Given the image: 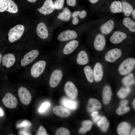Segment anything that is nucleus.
Wrapping results in <instances>:
<instances>
[{"instance_id": "obj_1", "label": "nucleus", "mask_w": 135, "mask_h": 135, "mask_svg": "<svg viewBox=\"0 0 135 135\" xmlns=\"http://www.w3.org/2000/svg\"><path fill=\"white\" fill-rule=\"evenodd\" d=\"M39 54V51L35 49L21 53L15 66L11 71L26 68L33 62Z\"/></svg>"}, {"instance_id": "obj_2", "label": "nucleus", "mask_w": 135, "mask_h": 135, "mask_svg": "<svg viewBox=\"0 0 135 135\" xmlns=\"http://www.w3.org/2000/svg\"><path fill=\"white\" fill-rule=\"evenodd\" d=\"M46 64V61L44 60H38L27 67L26 74H29L33 78H38L44 72Z\"/></svg>"}, {"instance_id": "obj_3", "label": "nucleus", "mask_w": 135, "mask_h": 135, "mask_svg": "<svg viewBox=\"0 0 135 135\" xmlns=\"http://www.w3.org/2000/svg\"><path fill=\"white\" fill-rule=\"evenodd\" d=\"M20 54L11 52L5 54L2 58L1 63L2 66L8 69L12 70Z\"/></svg>"}, {"instance_id": "obj_4", "label": "nucleus", "mask_w": 135, "mask_h": 135, "mask_svg": "<svg viewBox=\"0 0 135 135\" xmlns=\"http://www.w3.org/2000/svg\"><path fill=\"white\" fill-rule=\"evenodd\" d=\"M135 66V58L132 57L128 58L120 63L118 68V72L120 75H124L131 72Z\"/></svg>"}, {"instance_id": "obj_5", "label": "nucleus", "mask_w": 135, "mask_h": 135, "mask_svg": "<svg viewBox=\"0 0 135 135\" xmlns=\"http://www.w3.org/2000/svg\"><path fill=\"white\" fill-rule=\"evenodd\" d=\"M24 30V26L21 24L16 25L10 29L8 33V40L10 42L13 43L22 37Z\"/></svg>"}, {"instance_id": "obj_6", "label": "nucleus", "mask_w": 135, "mask_h": 135, "mask_svg": "<svg viewBox=\"0 0 135 135\" xmlns=\"http://www.w3.org/2000/svg\"><path fill=\"white\" fill-rule=\"evenodd\" d=\"M63 74L62 71L60 69H56L53 71L49 79L50 86L52 88H54L57 86L62 78Z\"/></svg>"}, {"instance_id": "obj_7", "label": "nucleus", "mask_w": 135, "mask_h": 135, "mask_svg": "<svg viewBox=\"0 0 135 135\" xmlns=\"http://www.w3.org/2000/svg\"><path fill=\"white\" fill-rule=\"evenodd\" d=\"M18 94L22 104L27 105L30 104L32 100V96L30 92L26 88L22 86L19 88Z\"/></svg>"}, {"instance_id": "obj_8", "label": "nucleus", "mask_w": 135, "mask_h": 135, "mask_svg": "<svg viewBox=\"0 0 135 135\" xmlns=\"http://www.w3.org/2000/svg\"><path fill=\"white\" fill-rule=\"evenodd\" d=\"M122 54V50L118 48H114L108 51L105 54L104 58L108 62H113L120 58Z\"/></svg>"}, {"instance_id": "obj_9", "label": "nucleus", "mask_w": 135, "mask_h": 135, "mask_svg": "<svg viewBox=\"0 0 135 135\" xmlns=\"http://www.w3.org/2000/svg\"><path fill=\"white\" fill-rule=\"evenodd\" d=\"M64 90L67 95L72 99H75L77 97L78 90L72 82L68 81L66 82L64 85Z\"/></svg>"}, {"instance_id": "obj_10", "label": "nucleus", "mask_w": 135, "mask_h": 135, "mask_svg": "<svg viewBox=\"0 0 135 135\" xmlns=\"http://www.w3.org/2000/svg\"><path fill=\"white\" fill-rule=\"evenodd\" d=\"M6 11L12 13H16L18 8L16 3L12 0H8L0 4V12Z\"/></svg>"}, {"instance_id": "obj_11", "label": "nucleus", "mask_w": 135, "mask_h": 135, "mask_svg": "<svg viewBox=\"0 0 135 135\" xmlns=\"http://www.w3.org/2000/svg\"><path fill=\"white\" fill-rule=\"evenodd\" d=\"M2 102L4 105L10 108H13L16 107L18 101L16 97L10 92L6 94L2 99Z\"/></svg>"}, {"instance_id": "obj_12", "label": "nucleus", "mask_w": 135, "mask_h": 135, "mask_svg": "<svg viewBox=\"0 0 135 135\" xmlns=\"http://www.w3.org/2000/svg\"><path fill=\"white\" fill-rule=\"evenodd\" d=\"M77 36L78 34L74 31L67 30L61 32L58 36L57 39L61 42H64L75 39Z\"/></svg>"}, {"instance_id": "obj_13", "label": "nucleus", "mask_w": 135, "mask_h": 135, "mask_svg": "<svg viewBox=\"0 0 135 135\" xmlns=\"http://www.w3.org/2000/svg\"><path fill=\"white\" fill-rule=\"evenodd\" d=\"M106 40L104 36L101 34H98L96 36L94 42V46L96 50L100 51L104 48Z\"/></svg>"}, {"instance_id": "obj_14", "label": "nucleus", "mask_w": 135, "mask_h": 135, "mask_svg": "<svg viewBox=\"0 0 135 135\" xmlns=\"http://www.w3.org/2000/svg\"><path fill=\"white\" fill-rule=\"evenodd\" d=\"M55 9L52 0H46L42 6L38 10L41 14L44 15L52 13Z\"/></svg>"}, {"instance_id": "obj_15", "label": "nucleus", "mask_w": 135, "mask_h": 135, "mask_svg": "<svg viewBox=\"0 0 135 135\" xmlns=\"http://www.w3.org/2000/svg\"><path fill=\"white\" fill-rule=\"evenodd\" d=\"M94 78L96 82L100 81L103 77L104 72L103 66L99 62H96L95 64L93 70Z\"/></svg>"}, {"instance_id": "obj_16", "label": "nucleus", "mask_w": 135, "mask_h": 135, "mask_svg": "<svg viewBox=\"0 0 135 135\" xmlns=\"http://www.w3.org/2000/svg\"><path fill=\"white\" fill-rule=\"evenodd\" d=\"M127 37L125 33L119 31L114 32L110 37V40L112 44H118L121 43Z\"/></svg>"}, {"instance_id": "obj_17", "label": "nucleus", "mask_w": 135, "mask_h": 135, "mask_svg": "<svg viewBox=\"0 0 135 135\" xmlns=\"http://www.w3.org/2000/svg\"><path fill=\"white\" fill-rule=\"evenodd\" d=\"M36 32L38 36L41 39H44L48 36V30L46 24L43 22L38 24L36 28Z\"/></svg>"}, {"instance_id": "obj_18", "label": "nucleus", "mask_w": 135, "mask_h": 135, "mask_svg": "<svg viewBox=\"0 0 135 135\" xmlns=\"http://www.w3.org/2000/svg\"><path fill=\"white\" fill-rule=\"evenodd\" d=\"M79 44L78 41L73 40L68 42L65 45L63 49V52L65 55H68L75 50Z\"/></svg>"}, {"instance_id": "obj_19", "label": "nucleus", "mask_w": 135, "mask_h": 135, "mask_svg": "<svg viewBox=\"0 0 135 135\" xmlns=\"http://www.w3.org/2000/svg\"><path fill=\"white\" fill-rule=\"evenodd\" d=\"M89 62V57L86 51L83 50L80 51L76 58L77 64L80 65H84L87 64Z\"/></svg>"}, {"instance_id": "obj_20", "label": "nucleus", "mask_w": 135, "mask_h": 135, "mask_svg": "<svg viewBox=\"0 0 135 135\" xmlns=\"http://www.w3.org/2000/svg\"><path fill=\"white\" fill-rule=\"evenodd\" d=\"M114 23L112 20H110L100 27V30L101 32L104 34H108L112 32L114 28Z\"/></svg>"}, {"instance_id": "obj_21", "label": "nucleus", "mask_w": 135, "mask_h": 135, "mask_svg": "<svg viewBox=\"0 0 135 135\" xmlns=\"http://www.w3.org/2000/svg\"><path fill=\"white\" fill-rule=\"evenodd\" d=\"M53 111L56 115L63 118L68 117L70 114V111L67 109L58 106H54Z\"/></svg>"}, {"instance_id": "obj_22", "label": "nucleus", "mask_w": 135, "mask_h": 135, "mask_svg": "<svg viewBox=\"0 0 135 135\" xmlns=\"http://www.w3.org/2000/svg\"><path fill=\"white\" fill-rule=\"evenodd\" d=\"M130 126L129 124L126 122L120 123L118 126L117 132L120 135H129Z\"/></svg>"}, {"instance_id": "obj_23", "label": "nucleus", "mask_w": 135, "mask_h": 135, "mask_svg": "<svg viewBox=\"0 0 135 135\" xmlns=\"http://www.w3.org/2000/svg\"><path fill=\"white\" fill-rule=\"evenodd\" d=\"M101 106L100 103L98 100L95 98H91L88 101L87 109L88 112H91L100 108Z\"/></svg>"}, {"instance_id": "obj_24", "label": "nucleus", "mask_w": 135, "mask_h": 135, "mask_svg": "<svg viewBox=\"0 0 135 135\" xmlns=\"http://www.w3.org/2000/svg\"><path fill=\"white\" fill-rule=\"evenodd\" d=\"M66 98L61 101L62 104L66 107L71 110H75L77 107L78 103L75 100Z\"/></svg>"}, {"instance_id": "obj_25", "label": "nucleus", "mask_w": 135, "mask_h": 135, "mask_svg": "<svg viewBox=\"0 0 135 135\" xmlns=\"http://www.w3.org/2000/svg\"><path fill=\"white\" fill-rule=\"evenodd\" d=\"M112 94L110 87L106 85L104 87L103 91V101L105 104H108L110 100Z\"/></svg>"}, {"instance_id": "obj_26", "label": "nucleus", "mask_w": 135, "mask_h": 135, "mask_svg": "<svg viewBox=\"0 0 135 135\" xmlns=\"http://www.w3.org/2000/svg\"><path fill=\"white\" fill-rule=\"evenodd\" d=\"M121 3L122 11L126 16H129L134 10L132 6L130 4L125 0L122 1Z\"/></svg>"}, {"instance_id": "obj_27", "label": "nucleus", "mask_w": 135, "mask_h": 135, "mask_svg": "<svg viewBox=\"0 0 135 135\" xmlns=\"http://www.w3.org/2000/svg\"><path fill=\"white\" fill-rule=\"evenodd\" d=\"M123 25L130 31L135 32V22L128 17L124 18L122 20Z\"/></svg>"}, {"instance_id": "obj_28", "label": "nucleus", "mask_w": 135, "mask_h": 135, "mask_svg": "<svg viewBox=\"0 0 135 135\" xmlns=\"http://www.w3.org/2000/svg\"><path fill=\"white\" fill-rule=\"evenodd\" d=\"M84 72L87 80L89 82L92 83L94 80L93 70L89 66H85L84 68Z\"/></svg>"}, {"instance_id": "obj_29", "label": "nucleus", "mask_w": 135, "mask_h": 135, "mask_svg": "<svg viewBox=\"0 0 135 135\" xmlns=\"http://www.w3.org/2000/svg\"><path fill=\"white\" fill-rule=\"evenodd\" d=\"M71 12L70 10L67 7L65 8L63 12L60 13L57 18L60 20L64 21H68L70 18Z\"/></svg>"}, {"instance_id": "obj_30", "label": "nucleus", "mask_w": 135, "mask_h": 135, "mask_svg": "<svg viewBox=\"0 0 135 135\" xmlns=\"http://www.w3.org/2000/svg\"><path fill=\"white\" fill-rule=\"evenodd\" d=\"M110 8L111 12L114 13L121 12H122L121 2L119 1H115L111 4Z\"/></svg>"}, {"instance_id": "obj_31", "label": "nucleus", "mask_w": 135, "mask_h": 135, "mask_svg": "<svg viewBox=\"0 0 135 135\" xmlns=\"http://www.w3.org/2000/svg\"><path fill=\"white\" fill-rule=\"evenodd\" d=\"M127 74L122 80V84L125 86H128L134 84L135 80L134 74L130 72Z\"/></svg>"}, {"instance_id": "obj_32", "label": "nucleus", "mask_w": 135, "mask_h": 135, "mask_svg": "<svg viewBox=\"0 0 135 135\" xmlns=\"http://www.w3.org/2000/svg\"><path fill=\"white\" fill-rule=\"evenodd\" d=\"M97 124L102 131L105 132L108 129L109 123L106 117L103 116L98 122Z\"/></svg>"}, {"instance_id": "obj_33", "label": "nucleus", "mask_w": 135, "mask_h": 135, "mask_svg": "<svg viewBox=\"0 0 135 135\" xmlns=\"http://www.w3.org/2000/svg\"><path fill=\"white\" fill-rule=\"evenodd\" d=\"M92 124V122L90 120L83 121L82 123V126L79 129V132L81 134L85 133L91 129Z\"/></svg>"}, {"instance_id": "obj_34", "label": "nucleus", "mask_w": 135, "mask_h": 135, "mask_svg": "<svg viewBox=\"0 0 135 135\" xmlns=\"http://www.w3.org/2000/svg\"><path fill=\"white\" fill-rule=\"evenodd\" d=\"M130 91V89L129 87H123L118 91L117 94L119 98H124L128 95Z\"/></svg>"}, {"instance_id": "obj_35", "label": "nucleus", "mask_w": 135, "mask_h": 135, "mask_svg": "<svg viewBox=\"0 0 135 135\" xmlns=\"http://www.w3.org/2000/svg\"><path fill=\"white\" fill-rule=\"evenodd\" d=\"M70 133L69 130L64 127H61L56 130V135H69Z\"/></svg>"}, {"instance_id": "obj_36", "label": "nucleus", "mask_w": 135, "mask_h": 135, "mask_svg": "<svg viewBox=\"0 0 135 135\" xmlns=\"http://www.w3.org/2000/svg\"><path fill=\"white\" fill-rule=\"evenodd\" d=\"M130 110L128 107L120 106L116 110V112L118 114L121 115L128 112Z\"/></svg>"}, {"instance_id": "obj_37", "label": "nucleus", "mask_w": 135, "mask_h": 135, "mask_svg": "<svg viewBox=\"0 0 135 135\" xmlns=\"http://www.w3.org/2000/svg\"><path fill=\"white\" fill-rule=\"evenodd\" d=\"M86 11L83 10L80 12L79 11L74 12L72 13V16L73 18H74L78 16L80 18H83L86 16Z\"/></svg>"}, {"instance_id": "obj_38", "label": "nucleus", "mask_w": 135, "mask_h": 135, "mask_svg": "<svg viewBox=\"0 0 135 135\" xmlns=\"http://www.w3.org/2000/svg\"><path fill=\"white\" fill-rule=\"evenodd\" d=\"M64 0H56L54 3L55 8L59 10L62 8L64 5Z\"/></svg>"}, {"instance_id": "obj_39", "label": "nucleus", "mask_w": 135, "mask_h": 135, "mask_svg": "<svg viewBox=\"0 0 135 135\" xmlns=\"http://www.w3.org/2000/svg\"><path fill=\"white\" fill-rule=\"evenodd\" d=\"M50 104L46 102L42 104L40 108L38 111L40 112H42L45 111L50 106Z\"/></svg>"}, {"instance_id": "obj_40", "label": "nucleus", "mask_w": 135, "mask_h": 135, "mask_svg": "<svg viewBox=\"0 0 135 135\" xmlns=\"http://www.w3.org/2000/svg\"><path fill=\"white\" fill-rule=\"evenodd\" d=\"M38 135H46L47 134V132L44 128L42 126H40L36 134Z\"/></svg>"}, {"instance_id": "obj_41", "label": "nucleus", "mask_w": 135, "mask_h": 135, "mask_svg": "<svg viewBox=\"0 0 135 135\" xmlns=\"http://www.w3.org/2000/svg\"><path fill=\"white\" fill-rule=\"evenodd\" d=\"M98 112L96 111H93L91 113L93 121L94 122H96L100 118V116L98 115Z\"/></svg>"}, {"instance_id": "obj_42", "label": "nucleus", "mask_w": 135, "mask_h": 135, "mask_svg": "<svg viewBox=\"0 0 135 135\" xmlns=\"http://www.w3.org/2000/svg\"><path fill=\"white\" fill-rule=\"evenodd\" d=\"M66 4L69 6H74L76 4V0H67Z\"/></svg>"}, {"instance_id": "obj_43", "label": "nucleus", "mask_w": 135, "mask_h": 135, "mask_svg": "<svg viewBox=\"0 0 135 135\" xmlns=\"http://www.w3.org/2000/svg\"><path fill=\"white\" fill-rule=\"evenodd\" d=\"M78 22L79 20L77 18V17H75L73 18L72 22L74 25H76L78 23Z\"/></svg>"}, {"instance_id": "obj_44", "label": "nucleus", "mask_w": 135, "mask_h": 135, "mask_svg": "<svg viewBox=\"0 0 135 135\" xmlns=\"http://www.w3.org/2000/svg\"><path fill=\"white\" fill-rule=\"evenodd\" d=\"M127 100H125L122 101L120 103V105L122 106H126L128 104Z\"/></svg>"}, {"instance_id": "obj_45", "label": "nucleus", "mask_w": 135, "mask_h": 135, "mask_svg": "<svg viewBox=\"0 0 135 135\" xmlns=\"http://www.w3.org/2000/svg\"><path fill=\"white\" fill-rule=\"evenodd\" d=\"M132 16L133 17V18L134 20H135V10H133L132 12Z\"/></svg>"}, {"instance_id": "obj_46", "label": "nucleus", "mask_w": 135, "mask_h": 135, "mask_svg": "<svg viewBox=\"0 0 135 135\" xmlns=\"http://www.w3.org/2000/svg\"><path fill=\"white\" fill-rule=\"evenodd\" d=\"M89 1L92 3H95L97 2L98 0H88Z\"/></svg>"}, {"instance_id": "obj_47", "label": "nucleus", "mask_w": 135, "mask_h": 135, "mask_svg": "<svg viewBox=\"0 0 135 135\" xmlns=\"http://www.w3.org/2000/svg\"><path fill=\"white\" fill-rule=\"evenodd\" d=\"M3 115V112L2 110L0 108V116H2Z\"/></svg>"}, {"instance_id": "obj_48", "label": "nucleus", "mask_w": 135, "mask_h": 135, "mask_svg": "<svg viewBox=\"0 0 135 135\" xmlns=\"http://www.w3.org/2000/svg\"><path fill=\"white\" fill-rule=\"evenodd\" d=\"M2 54L0 52V64L2 62Z\"/></svg>"}, {"instance_id": "obj_49", "label": "nucleus", "mask_w": 135, "mask_h": 135, "mask_svg": "<svg viewBox=\"0 0 135 135\" xmlns=\"http://www.w3.org/2000/svg\"><path fill=\"white\" fill-rule=\"evenodd\" d=\"M133 107L134 110L135 109V100L134 99L132 102Z\"/></svg>"}, {"instance_id": "obj_50", "label": "nucleus", "mask_w": 135, "mask_h": 135, "mask_svg": "<svg viewBox=\"0 0 135 135\" xmlns=\"http://www.w3.org/2000/svg\"><path fill=\"white\" fill-rule=\"evenodd\" d=\"M29 2L34 3L37 0H27Z\"/></svg>"}, {"instance_id": "obj_51", "label": "nucleus", "mask_w": 135, "mask_h": 135, "mask_svg": "<svg viewBox=\"0 0 135 135\" xmlns=\"http://www.w3.org/2000/svg\"><path fill=\"white\" fill-rule=\"evenodd\" d=\"M135 128H134L133 130L132 131L131 133V135H135Z\"/></svg>"}, {"instance_id": "obj_52", "label": "nucleus", "mask_w": 135, "mask_h": 135, "mask_svg": "<svg viewBox=\"0 0 135 135\" xmlns=\"http://www.w3.org/2000/svg\"><path fill=\"white\" fill-rule=\"evenodd\" d=\"M8 0H0V4Z\"/></svg>"}]
</instances>
